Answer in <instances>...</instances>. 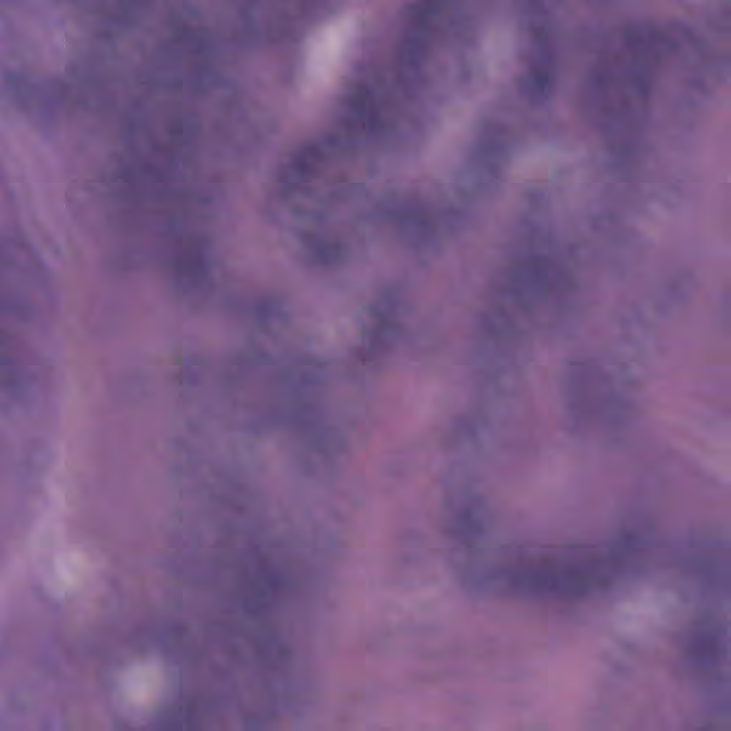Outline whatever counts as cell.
Here are the masks:
<instances>
[{"label":"cell","instance_id":"1","mask_svg":"<svg viewBox=\"0 0 731 731\" xmlns=\"http://www.w3.org/2000/svg\"><path fill=\"white\" fill-rule=\"evenodd\" d=\"M673 46L662 27L635 22L612 31L598 51L585 81V109L612 148H627L639 137Z\"/></svg>","mask_w":731,"mask_h":731},{"label":"cell","instance_id":"2","mask_svg":"<svg viewBox=\"0 0 731 731\" xmlns=\"http://www.w3.org/2000/svg\"><path fill=\"white\" fill-rule=\"evenodd\" d=\"M346 26L336 24L326 29L317 37L311 57V66L317 77L328 74L337 61L341 46L346 40Z\"/></svg>","mask_w":731,"mask_h":731}]
</instances>
